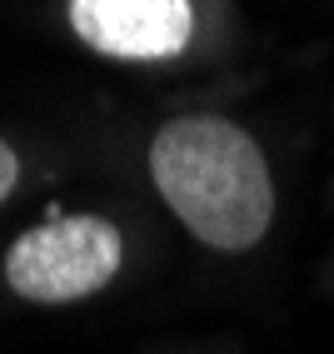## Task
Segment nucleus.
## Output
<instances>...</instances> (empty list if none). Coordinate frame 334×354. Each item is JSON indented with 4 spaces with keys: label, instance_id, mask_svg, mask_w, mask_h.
Masks as SVG:
<instances>
[{
    "label": "nucleus",
    "instance_id": "1",
    "mask_svg": "<svg viewBox=\"0 0 334 354\" xmlns=\"http://www.w3.org/2000/svg\"><path fill=\"white\" fill-rule=\"evenodd\" d=\"M165 205L210 250H250L270 230L275 185L259 145L220 115H180L150 145Z\"/></svg>",
    "mask_w": 334,
    "mask_h": 354
},
{
    "label": "nucleus",
    "instance_id": "2",
    "mask_svg": "<svg viewBox=\"0 0 334 354\" xmlns=\"http://www.w3.org/2000/svg\"><path fill=\"white\" fill-rule=\"evenodd\" d=\"M120 270V230L100 215H55L6 254V285L30 304H75Z\"/></svg>",
    "mask_w": 334,
    "mask_h": 354
},
{
    "label": "nucleus",
    "instance_id": "3",
    "mask_svg": "<svg viewBox=\"0 0 334 354\" xmlns=\"http://www.w3.org/2000/svg\"><path fill=\"white\" fill-rule=\"evenodd\" d=\"M70 30L110 60H170L195 35L189 0H70Z\"/></svg>",
    "mask_w": 334,
    "mask_h": 354
},
{
    "label": "nucleus",
    "instance_id": "4",
    "mask_svg": "<svg viewBox=\"0 0 334 354\" xmlns=\"http://www.w3.org/2000/svg\"><path fill=\"white\" fill-rule=\"evenodd\" d=\"M15 180H20V160H15V150L6 145V140H0V200L15 190Z\"/></svg>",
    "mask_w": 334,
    "mask_h": 354
}]
</instances>
